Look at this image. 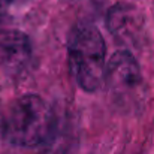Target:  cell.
<instances>
[{"label":"cell","instance_id":"1","mask_svg":"<svg viewBox=\"0 0 154 154\" xmlns=\"http://www.w3.org/2000/svg\"><path fill=\"white\" fill-rule=\"evenodd\" d=\"M54 115L50 105L38 94H24L11 103L2 118L3 138L17 147L44 144L52 132Z\"/></svg>","mask_w":154,"mask_h":154},{"label":"cell","instance_id":"2","mask_svg":"<svg viewBox=\"0 0 154 154\" xmlns=\"http://www.w3.org/2000/svg\"><path fill=\"white\" fill-rule=\"evenodd\" d=\"M105 41L96 26L79 23L67 39V58L76 84L87 93L100 88L105 76Z\"/></svg>","mask_w":154,"mask_h":154},{"label":"cell","instance_id":"3","mask_svg":"<svg viewBox=\"0 0 154 154\" xmlns=\"http://www.w3.org/2000/svg\"><path fill=\"white\" fill-rule=\"evenodd\" d=\"M103 82L111 100L124 112L139 111L147 99V87L138 60L129 50L117 51L105 67Z\"/></svg>","mask_w":154,"mask_h":154},{"label":"cell","instance_id":"4","mask_svg":"<svg viewBox=\"0 0 154 154\" xmlns=\"http://www.w3.org/2000/svg\"><path fill=\"white\" fill-rule=\"evenodd\" d=\"M33 48L29 36L20 30H0V79H20L32 63Z\"/></svg>","mask_w":154,"mask_h":154},{"label":"cell","instance_id":"5","mask_svg":"<svg viewBox=\"0 0 154 154\" xmlns=\"http://www.w3.org/2000/svg\"><path fill=\"white\" fill-rule=\"evenodd\" d=\"M106 29L127 48H139L147 36L144 14L130 3H115L106 12Z\"/></svg>","mask_w":154,"mask_h":154}]
</instances>
